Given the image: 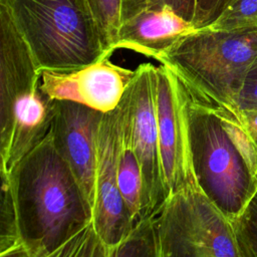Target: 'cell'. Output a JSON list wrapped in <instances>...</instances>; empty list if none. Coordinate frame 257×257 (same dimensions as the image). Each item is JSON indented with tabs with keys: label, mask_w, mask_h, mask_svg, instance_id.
<instances>
[{
	"label": "cell",
	"mask_w": 257,
	"mask_h": 257,
	"mask_svg": "<svg viewBox=\"0 0 257 257\" xmlns=\"http://www.w3.org/2000/svg\"><path fill=\"white\" fill-rule=\"evenodd\" d=\"M7 175L31 257L48 256L92 222V210L49 133Z\"/></svg>",
	"instance_id": "obj_1"
},
{
	"label": "cell",
	"mask_w": 257,
	"mask_h": 257,
	"mask_svg": "<svg viewBox=\"0 0 257 257\" xmlns=\"http://www.w3.org/2000/svg\"><path fill=\"white\" fill-rule=\"evenodd\" d=\"M187 94L197 186L232 221L257 192V149L240 113L209 108Z\"/></svg>",
	"instance_id": "obj_2"
},
{
	"label": "cell",
	"mask_w": 257,
	"mask_h": 257,
	"mask_svg": "<svg viewBox=\"0 0 257 257\" xmlns=\"http://www.w3.org/2000/svg\"><path fill=\"white\" fill-rule=\"evenodd\" d=\"M256 57L257 29L206 27L183 37L160 63L179 78L196 102L212 109L237 112V95Z\"/></svg>",
	"instance_id": "obj_3"
},
{
	"label": "cell",
	"mask_w": 257,
	"mask_h": 257,
	"mask_svg": "<svg viewBox=\"0 0 257 257\" xmlns=\"http://www.w3.org/2000/svg\"><path fill=\"white\" fill-rule=\"evenodd\" d=\"M38 69H69L109 57L86 0H0Z\"/></svg>",
	"instance_id": "obj_4"
},
{
	"label": "cell",
	"mask_w": 257,
	"mask_h": 257,
	"mask_svg": "<svg viewBox=\"0 0 257 257\" xmlns=\"http://www.w3.org/2000/svg\"><path fill=\"white\" fill-rule=\"evenodd\" d=\"M155 222L160 257H242L231 221L198 186L170 195Z\"/></svg>",
	"instance_id": "obj_5"
},
{
	"label": "cell",
	"mask_w": 257,
	"mask_h": 257,
	"mask_svg": "<svg viewBox=\"0 0 257 257\" xmlns=\"http://www.w3.org/2000/svg\"><path fill=\"white\" fill-rule=\"evenodd\" d=\"M156 68L152 63L140 64L118 103L121 139L133 149L142 169L143 219L155 217L169 197L159 146Z\"/></svg>",
	"instance_id": "obj_6"
},
{
	"label": "cell",
	"mask_w": 257,
	"mask_h": 257,
	"mask_svg": "<svg viewBox=\"0 0 257 257\" xmlns=\"http://www.w3.org/2000/svg\"><path fill=\"white\" fill-rule=\"evenodd\" d=\"M159 146L169 196L197 186L191 159L189 99L185 86L165 65L156 68Z\"/></svg>",
	"instance_id": "obj_7"
},
{
	"label": "cell",
	"mask_w": 257,
	"mask_h": 257,
	"mask_svg": "<svg viewBox=\"0 0 257 257\" xmlns=\"http://www.w3.org/2000/svg\"><path fill=\"white\" fill-rule=\"evenodd\" d=\"M120 138L121 119L117 105L102 114L96 141L92 224L98 238L106 247L120 242L136 226L118 188Z\"/></svg>",
	"instance_id": "obj_8"
},
{
	"label": "cell",
	"mask_w": 257,
	"mask_h": 257,
	"mask_svg": "<svg viewBox=\"0 0 257 257\" xmlns=\"http://www.w3.org/2000/svg\"><path fill=\"white\" fill-rule=\"evenodd\" d=\"M39 72L40 89L49 100H69L103 113L118 105L135 74L108 56L80 67Z\"/></svg>",
	"instance_id": "obj_9"
},
{
	"label": "cell",
	"mask_w": 257,
	"mask_h": 257,
	"mask_svg": "<svg viewBox=\"0 0 257 257\" xmlns=\"http://www.w3.org/2000/svg\"><path fill=\"white\" fill-rule=\"evenodd\" d=\"M103 112L69 100H52L49 135L76 178L93 214L96 141Z\"/></svg>",
	"instance_id": "obj_10"
},
{
	"label": "cell",
	"mask_w": 257,
	"mask_h": 257,
	"mask_svg": "<svg viewBox=\"0 0 257 257\" xmlns=\"http://www.w3.org/2000/svg\"><path fill=\"white\" fill-rule=\"evenodd\" d=\"M197 28L164 2L151 3L120 23L115 50L128 49L161 61L165 53Z\"/></svg>",
	"instance_id": "obj_11"
},
{
	"label": "cell",
	"mask_w": 257,
	"mask_h": 257,
	"mask_svg": "<svg viewBox=\"0 0 257 257\" xmlns=\"http://www.w3.org/2000/svg\"><path fill=\"white\" fill-rule=\"evenodd\" d=\"M117 182L122 200L137 225L143 220V176L140 162L127 143L120 138Z\"/></svg>",
	"instance_id": "obj_12"
},
{
	"label": "cell",
	"mask_w": 257,
	"mask_h": 257,
	"mask_svg": "<svg viewBox=\"0 0 257 257\" xmlns=\"http://www.w3.org/2000/svg\"><path fill=\"white\" fill-rule=\"evenodd\" d=\"M106 257H160L155 217L141 220L125 238L107 247Z\"/></svg>",
	"instance_id": "obj_13"
},
{
	"label": "cell",
	"mask_w": 257,
	"mask_h": 257,
	"mask_svg": "<svg viewBox=\"0 0 257 257\" xmlns=\"http://www.w3.org/2000/svg\"><path fill=\"white\" fill-rule=\"evenodd\" d=\"M106 54L115 50L121 21L122 0H86Z\"/></svg>",
	"instance_id": "obj_14"
},
{
	"label": "cell",
	"mask_w": 257,
	"mask_h": 257,
	"mask_svg": "<svg viewBox=\"0 0 257 257\" xmlns=\"http://www.w3.org/2000/svg\"><path fill=\"white\" fill-rule=\"evenodd\" d=\"M1 176V217H0V252L23 244L20 237L17 209L10 178L5 173Z\"/></svg>",
	"instance_id": "obj_15"
},
{
	"label": "cell",
	"mask_w": 257,
	"mask_h": 257,
	"mask_svg": "<svg viewBox=\"0 0 257 257\" xmlns=\"http://www.w3.org/2000/svg\"><path fill=\"white\" fill-rule=\"evenodd\" d=\"M207 28L214 30L257 29V0H231L220 16Z\"/></svg>",
	"instance_id": "obj_16"
},
{
	"label": "cell",
	"mask_w": 257,
	"mask_h": 257,
	"mask_svg": "<svg viewBox=\"0 0 257 257\" xmlns=\"http://www.w3.org/2000/svg\"><path fill=\"white\" fill-rule=\"evenodd\" d=\"M242 257H257V192L243 212L231 221Z\"/></svg>",
	"instance_id": "obj_17"
},
{
	"label": "cell",
	"mask_w": 257,
	"mask_h": 257,
	"mask_svg": "<svg viewBox=\"0 0 257 257\" xmlns=\"http://www.w3.org/2000/svg\"><path fill=\"white\" fill-rule=\"evenodd\" d=\"M237 112L257 110V57L251 64L235 101Z\"/></svg>",
	"instance_id": "obj_18"
},
{
	"label": "cell",
	"mask_w": 257,
	"mask_h": 257,
	"mask_svg": "<svg viewBox=\"0 0 257 257\" xmlns=\"http://www.w3.org/2000/svg\"><path fill=\"white\" fill-rule=\"evenodd\" d=\"M231 0H196L193 24L197 29L211 25Z\"/></svg>",
	"instance_id": "obj_19"
},
{
	"label": "cell",
	"mask_w": 257,
	"mask_h": 257,
	"mask_svg": "<svg viewBox=\"0 0 257 257\" xmlns=\"http://www.w3.org/2000/svg\"><path fill=\"white\" fill-rule=\"evenodd\" d=\"M92 227L93 224L91 222L76 235H74L71 239H69L62 246H60L58 249H56L46 257H77Z\"/></svg>",
	"instance_id": "obj_20"
},
{
	"label": "cell",
	"mask_w": 257,
	"mask_h": 257,
	"mask_svg": "<svg viewBox=\"0 0 257 257\" xmlns=\"http://www.w3.org/2000/svg\"><path fill=\"white\" fill-rule=\"evenodd\" d=\"M107 247L101 242L92 227L77 257H106Z\"/></svg>",
	"instance_id": "obj_21"
},
{
	"label": "cell",
	"mask_w": 257,
	"mask_h": 257,
	"mask_svg": "<svg viewBox=\"0 0 257 257\" xmlns=\"http://www.w3.org/2000/svg\"><path fill=\"white\" fill-rule=\"evenodd\" d=\"M172 6L182 17L193 22L195 15L196 0H160Z\"/></svg>",
	"instance_id": "obj_22"
},
{
	"label": "cell",
	"mask_w": 257,
	"mask_h": 257,
	"mask_svg": "<svg viewBox=\"0 0 257 257\" xmlns=\"http://www.w3.org/2000/svg\"><path fill=\"white\" fill-rule=\"evenodd\" d=\"M161 2L160 0H122L121 4V21L131 17L144 7L151 3ZM120 21V23H121Z\"/></svg>",
	"instance_id": "obj_23"
},
{
	"label": "cell",
	"mask_w": 257,
	"mask_h": 257,
	"mask_svg": "<svg viewBox=\"0 0 257 257\" xmlns=\"http://www.w3.org/2000/svg\"><path fill=\"white\" fill-rule=\"evenodd\" d=\"M239 113L250 138L257 149V110H245Z\"/></svg>",
	"instance_id": "obj_24"
},
{
	"label": "cell",
	"mask_w": 257,
	"mask_h": 257,
	"mask_svg": "<svg viewBox=\"0 0 257 257\" xmlns=\"http://www.w3.org/2000/svg\"><path fill=\"white\" fill-rule=\"evenodd\" d=\"M0 257H31V255L27 248L23 244H20L0 252Z\"/></svg>",
	"instance_id": "obj_25"
}]
</instances>
